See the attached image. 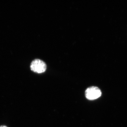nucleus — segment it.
<instances>
[{
    "label": "nucleus",
    "instance_id": "nucleus-1",
    "mask_svg": "<svg viewBox=\"0 0 127 127\" xmlns=\"http://www.w3.org/2000/svg\"><path fill=\"white\" fill-rule=\"evenodd\" d=\"M30 67L31 70L34 72L41 73L45 71L47 66L43 61L40 59H36L32 62Z\"/></svg>",
    "mask_w": 127,
    "mask_h": 127
},
{
    "label": "nucleus",
    "instance_id": "nucleus-3",
    "mask_svg": "<svg viewBox=\"0 0 127 127\" xmlns=\"http://www.w3.org/2000/svg\"><path fill=\"white\" fill-rule=\"evenodd\" d=\"M0 127H7V126H5V125H1V126H0Z\"/></svg>",
    "mask_w": 127,
    "mask_h": 127
},
{
    "label": "nucleus",
    "instance_id": "nucleus-2",
    "mask_svg": "<svg viewBox=\"0 0 127 127\" xmlns=\"http://www.w3.org/2000/svg\"><path fill=\"white\" fill-rule=\"evenodd\" d=\"M102 93L100 89L97 87L92 86L89 87L85 91V96L87 99L94 100L100 97Z\"/></svg>",
    "mask_w": 127,
    "mask_h": 127
}]
</instances>
